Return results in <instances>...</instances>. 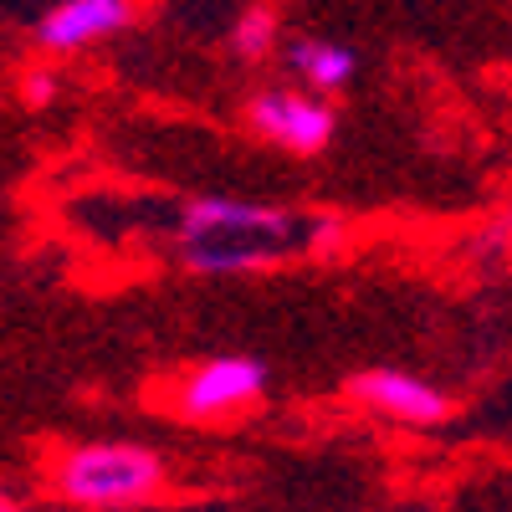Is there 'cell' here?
<instances>
[{
    "mask_svg": "<svg viewBox=\"0 0 512 512\" xmlns=\"http://www.w3.org/2000/svg\"><path fill=\"white\" fill-rule=\"evenodd\" d=\"M292 251H313V221L282 205L200 195L175 216V256L200 277H241L287 262Z\"/></svg>",
    "mask_w": 512,
    "mask_h": 512,
    "instance_id": "1",
    "label": "cell"
},
{
    "mask_svg": "<svg viewBox=\"0 0 512 512\" xmlns=\"http://www.w3.org/2000/svg\"><path fill=\"white\" fill-rule=\"evenodd\" d=\"M169 466L144 441H82L52 461V492L67 507L88 512H123L144 507L164 492Z\"/></svg>",
    "mask_w": 512,
    "mask_h": 512,
    "instance_id": "2",
    "label": "cell"
},
{
    "mask_svg": "<svg viewBox=\"0 0 512 512\" xmlns=\"http://www.w3.org/2000/svg\"><path fill=\"white\" fill-rule=\"evenodd\" d=\"M267 395V364L251 354H221L190 369L175 390L180 420H231Z\"/></svg>",
    "mask_w": 512,
    "mask_h": 512,
    "instance_id": "3",
    "label": "cell"
},
{
    "mask_svg": "<svg viewBox=\"0 0 512 512\" xmlns=\"http://www.w3.org/2000/svg\"><path fill=\"white\" fill-rule=\"evenodd\" d=\"M246 123L262 134L267 144L287 154H318L333 144L338 113L328 108L323 93H297V88H267L246 103Z\"/></svg>",
    "mask_w": 512,
    "mask_h": 512,
    "instance_id": "4",
    "label": "cell"
},
{
    "mask_svg": "<svg viewBox=\"0 0 512 512\" xmlns=\"http://www.w3.org/2000/svg\"><path fill=\"white\" fill-rule=\"evenodd\" d=\"M344 390L359 410H369L379 420H395V425H441L456 415L451 395L436 390V384H425L410 369H364Z\"/></svg>",
    "mask_w": 512,
    "mask_h": 512,
    "instance_id": "5",
    "label": "cell"
},
{
    "mask_svg": "<svg viewBox=\"0 0 512 512\" xmlns=\"http://www.w3.org/2000/svg\"><path fill=\"white\" fill-rule=\"evenodd\" d=\"M128 16H134V0H57V6L41 11L31 36L47 57H72L118 36Z\"/></svg>",
    "mask_w": 512,
    "mask_h": 512,
    "instance_id": "6",
    "label": "cell"
},
{
    "mask_svg": "<svg viewBox=\"0 0 512 512\" xmlns=\"http://www.w3.org/2000/svg\"><path fill=\"white\" fill-rule=\"evenodd\" d=\"M287 67L297 72V82H308V93H344L354 72H359V57L338 41H323V36H297L287 41Z\"/></svg>",
    "mask_w": 512,
    "mask_h": 512,
    "instance_id": "7",
    "label": "cell"
},
{
    "mask_svg": "<svg viewBox=\"0 0 512 512\" xmlns=\"http://www.w3.org/2000/svg\"><path fill=\"white\" fill-rule=\"evenodd\" d=\"M277 31H282V21H277L272 6H246V11L236 16V26H231V52L246 57V62L267 57V52L277 47Z\"/></svg>",
    "mask_w": 512,
    "mask_h": 512,
    "instance_id": "8",
    "label": "cell"
},
{
    "mask_svg": "<svg viewBox=\"0 0 512 512\" xmlns=\"http://www.w3.org/2000/svg\"><path fill=\"white\" fill-rule=\"evenodd\" d=\"M52 93H57V77H52L47 67H36V72L21 77V98H26V103L41 108V103H52Z\"/></svg>",
    "mask_w": 512,
    "mask_h": 512,
    "instance_id": "9",
    "label": "cell"
},
{
    "mask_svg": "<svg viewBox=\"0 0 512 512\" xmlns=\"http://www.w3.org/2000/svg\"><path fill=\"white\" fill-rule=\"evenodd\" d=\"M0 512H26V507H21L16 497H6V502H0Z\"/></svg>",
    "mask_w": 512,
    "mask_h": 512,
    "instance_id": "10",
    "label": "cell"
}]
</instances>
